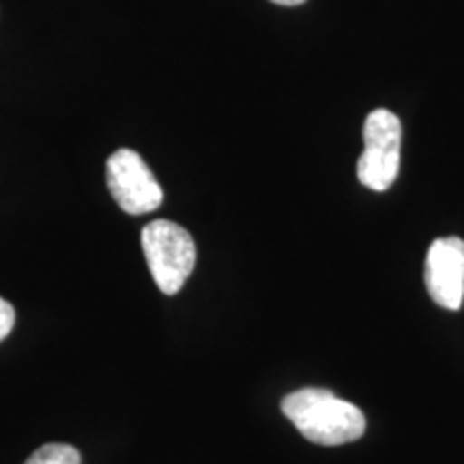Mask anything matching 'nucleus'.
<instances>
[{
	"label": "nucleus",
	"mask_w": 464,
	"mask_h": 464,
	"mask_svg": "<svg viewBox=\"0 0 464 464\" xmlns=\"http://www.w3.org/2000/svg\"><path fill=\"white\" fill-rule=\"evenodd\" d=\"M276 5H284V7H297V5H304L305 0H271Z\"/></svg>",
	"instance_id": "6e6552de"
},
{
	"label": "nucleus",
	"mask_w": 464,
	"mask_h": 464,
	"mask_svg": "<svg viewBox=\"0 0 464 464\" xmlns=\"http://www.w3.org/2000/svg\"><path fill=\"white\" fill-rule=\"evenodd\" d=\"M426 288L445 310H460L464 301V241L458 237H443L428 249Z\"/></svg>",
	"instance_id": "39448f33"
},
{
	"label": "nucleus",
	"mask_w": 464,
	"mask_h": 464,
	"mask_svg": "<svg viewBox=\"0 0 464 464\" xmlns=\"http://www.w3.org/2000/svg\"><path fill=\"white\" fill-rule=\"evenodd\" d=\"M142 249L158 288L164 295H177L196 265V246L189 232L168 219H155L144 226Z\"/></svg>",
	"instance_id": "f03ea898"
},
{
	"label": "nucleus",
	"mask_w": 464,
	"mask_h": 464,
	"mask_svg": "<svg viewBox=\"0 0 464 464\" xmlns=\"http://www.w3.org/2000/svg\"><path fill=\"white\" fill-rule=\"evenodd\" d=\"M24 464H82V458L72 445L48 443L33 451V456Z\"/></svg>",
	"instance_id": "423d86ee"
},
{
	"label": "nucleus",
	"mask_w": 464,
	"mask_h": 464,
	"mask_svg": "<svg viewBox=\"0 0 464 464\" xmlns=\"http://www.w3.org/2000/svg\"><path fill=\"white\" fill-rule=\"evenodd\" d=\"M282 413L310 443L324 448L353 443L365 432L362 409L321 387H304L288 393L282 400Z\"/></svg>",
	"instance_id": "f257e3e1"
},
{
	"label": "nucleus",
	"mask_w": 464,
	"mask_h": 464,
	"mask_svg": "<svg viewBox=\"0 0 464 464\" xmlns=\"http://www.w3.org/2000/svg\"><path fill=\"white\" fill-rule=\"evenodd\" d=\"M363 153L357 161V179L368 189L387 191L398 179L402 125L390 110L368 114L363 125Z\"/></svg>",
	"instance_id": "7ed1b4c3"
},
{
	"label": "nucleus",
	"mask_w": 464,
	"mask_h": 464,
	"mask_svg": "<svg viewBox=\"0 0 464 464\" xmlns=\"http://www.w3.org/2000/svg\"><path fill=\"white\" fill-rule=\"evenodd\" d=\"M106 183L116 205L130 216H144V213L160 208L164 200V191L150 168L136 150L119 149L108 158Z\"/></svg>",
	"instance_id": "20e7f679"
},
{
	"label": "nucleus",
	"mask_w": 464,
	"mask_h": 464,
	"mask_svg": "<svg viewBox=\"0 0 464 464\" xmlns=\"http://www.w3.org/2000/svg\"><path fill=\"white\" fill-rule=\"evenodd\" d=\"M15 324V310L9 301L0 297V342H3L11 334Z\"/></svg>",
	"instance_id": "0eeeda50"
}]
</instances>
